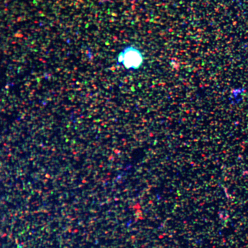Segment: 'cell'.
Here are the masks:
<instances>
[{"label":"cell","mask_w":248,"mask_h":248,"mask_svg":"<svg viewBox=\"0 0 248 248\" xmlns=\"http://www.w3.org/2000/svg\"><path fill=\"white\" fill-rule=\"evenodd\" d=\"M143 62V57L141 52L132 47L125 48L118 55V63L122 64L126 69H139Z\"/></svg>","instance_id":"6da1fadb"}]
</instances>
